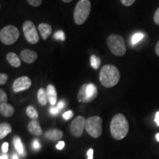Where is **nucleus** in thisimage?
Here are the masks:
<instances>
[{
  "mask_svg": "<svg viewBox=\"0 0 159 159\" xmlns=\"http://www.w3.org/2000/svg\"><path fill=\"white\" fill-rule=\"evenodd\" d=\"M7 94H6V93L2 90V89H1V90H0V102H1V104H2V103H7Z\"/></svg>",
  "mask_w": 159,
  "mask_h": 159,
  "instance_id": "obj_25",
  "label": "nucleus"
},
{
  "mask_svg": "<svg viewBox=\"0 0 159 159\" xmlns=\"http://www.w3.org/2000/svg\"><path fill=\"white\" fill-rule=\"evenodd\" d=\"M47 99H48V102L50 103L52 105H55L57 102V91L55 89V86L53 85L49 84L47 87Z\"/></svg>",
  "mask_w": 159,
  "mask_h": 159,
  "instance_id": "obj_13",
  "label": "nucleus"
},
{
  "mask_svg": "<svg viewBox=\"0 0 159 159\" xmlns=\"http://www.w3.org/2000/svg\"><path fill=\"white\" fill-rule=\"evenodd\" d=\"M155 51H156V55L159 57V41L157 43V44L156 45V47H155Z\"/></svg>",
  "mask_w": 159,
  "mask_h": 159,
  "instance_id": "obj_38",
  "label": "nucleus"
},
{
  "mask_svg": "<svg viewBox=\"0 0 159 159\" xmlns=\"http://www.w3.org/2000/svg\"><path fill=\"white\" fill-rule=\"evenodd\" d=\"M64 147H65V143H64V142H62V141L59 142L58 144L56 145V148L57 149V150H62Z\"/></svg>",
  "mask_w": 159,
  "mask_h": 159,
  "instance_id": "obj_34",
  "label": "nucleus"
},
{
  "mask_svg": "<svg viewBox=\"0 0 159 159\" xmlns=\"http://www.w3.org/2000/svg\"><path fill=\"white\" fill-rule=\"evenodd\" d=\"M26 113H27V116L33 119V120H37L38 118H39V114H38L37 111L32 105H29L27 107V109H26Z\"/></svg>",
  "mask_w": 159,
  "mask_h": 159,
  "instance_id": "obj_20",
  "label": "nucleus"
},
{
  "mask_svg": "<svg viewBox=\"0 0 159 159\" xmlns=\"http://www.w3.org/2000/svg\"><path fill=\"white\" fill-rule=\"evenodd\" d=\"M32 85L31 80L27 76L20 77L17 78L13 83V89L15 92L27 90L30 88Z\"/></svg>",
  "mask_w": 159,
  "mask_h": 159,
  "instance_id": "obj_10",
  "label": "nucleus"
},
{
  "mask_svg": "<svg viewBox=\"0 0 159 159\" xmlns=\"http://www.w3.org/2000/svg\"><path fill=\"white\" fill-rule=\"evenodd\" d=\"M107 45L112 54L118 57L123 56L126 52V46L122 35L111 34L107 38Z\"/></svg>",
  "mask_w": 159,
  "mask_h": 159,
  "instance_id": "obj_3",
  "label": "nucleus"
},
{
  "mask_svg": "<svg viewBox=\"0 0 159 159\" xmlns=\"http://www.w3.org/2000/svg\"><path fill=\"white\" fill-rule=\"evenodd\" d=\"M54 38L56 40H61V41H64L66 36H65V33H63L62 30H59L57 31L56 33L54 34Z\"/></svg>",
  "mask_w": 159,
  "mask_h": 159,
  "instance_id": "obj_24",
  "label": "nucleus"
},
{
  "mask_svg": "<svg viewBox=\"0 0 159 159\" xmlns=\"http://www.w3.org/2000/svg\"><path fill=\"white\" fill-rule=\"evenodd\" d=\"M13 159H19V157H18L17 155H13Z\"/></svg>",
  "mask_w": 159,
  "mask_h": 159,
  "instance_id": "obj_41",
  "label": "nucleus"
},
{
  "mask_svg": "<svg viewBox=\"0 0 159 159\" xmlns=\"http://www.w3.org/2000/svg\"><path fill=\"white\" fill-rule=\"evenodd\" d=\"M91 9V2L89 0H80L74 11V20L77 25L85 23L88 19Z\"/></svg>",
  "mask_w": 159,
  "mask_h": 159,
  "instance_id": "obj_4",
  "label": "nucleus"
},
{
  "mask_svg": "<svg viewBox=\"0 0 159 159\" xmlns=\"http://www.w3.org/2000/svg\"><path fill=\"white\" fill-rule=\"evenodd\" d=\"M155 122H156V124L158 126H159V111L156 113V118H155Z\"/></svg>",
  "mask_w": 159,
  "mask_h": 159,
  "instance_id": "obj_37",
  "label": "nucleus"
},
{
  "mask_svg": "<svg viewBox=\"0 0 159 159\" xmlns=\"http://www.w3.org/2000/svg\"><path fill=\"white\" fill-rule=\"evenodd\" d=\"M14 145L15 148L18 151V152L20 154H22L24 152V148L22 143L21 142V139H20L19 137H15L14 138Z\"/></svg>",
  "mask_w": 159,
  "mask_h": 159,
  "instance_id": "obj_22",
  "label": "nucleus"
},
{
  "mask_svg": "<svg viewBox=\"0 0 159 159\" xmlns=\"http://www.w3.org/2000/svg\"><path fill=\"white\" fill-rule=\"evenodd\" d=\"M72 116H73V112L71 111H66L64 114H63V119H66V120H68V119H71Z\"/></svg>",
  "mask_w": 159,
  "mask_h": 159,
  "instance_id": "obj_29",
  "label": "nucleus"
},
{
  "mask_svg": "<svg viewBox=\"0 0 159 159\" xmlns=\"http://www.w3.org/2000/svg\"><path fill=\"white\" fill-rule=\"evenodd\" d=\"M102 120L98 116L89 117L85 121V130L93 138H99L102 132Z\"/></svg>",
  "mask_w": 159,
  "mask_h": 159,
  "instance_id": "obj_6",
  "label": "nucleus"
},
{
  "mask_svg": "<svg viewBox=\"0 0 159 159\" xmlns=\"http://www.w3.org/2000/svg\"><path fill=\"white\" fill-rule=\"evenodd\" d=\"M64 105H65V102H63V101H60V102L57 103V108L59 111H61V109H63V108H64Z\"/></svg>",
  "mask_w": 159,
  "mask_h": 159,
  "instance_id": "obj_35",
  "label": "nucleus"
},
{
  "mask_svg": "<svg viewBox=\"0 0 159 159\" xmlns=\"http://www.w3.org/2000/svg\"><path fill=\"white\" fill-rule=\"evenodd\" d=\"M93 153H94V150H93V149H89L88 152H87L88 159H93Z\"/></svg>",
  "mask_w": 159,
  "mask_h": 159,
  "instance_id": "obj_36",
  "label": "nucleus"
},
{
  "mask_svg": "<svg viewBox=\"0 0 159 159\" xmlns=\"http://www.w3.org/2000/svg\"><path fill=\"white\" fill-rule=\"evenodd\" d=\"M120 80V72L117 67L112 64L103 66L99 72V81L105 88L116 85Z\"/></svg>",
  "mask_w": 159,
  "mask_h": 159,
  "instance_id": "obj_1",
  "label": "nucleus"
},
{
  "mask_svg": "<svg viewBox=\"0 0 159 159\" xmlns=\"http://www.w3.org/2000/svg\"><path fill=\"white\" fill-rule=\"evenodd\" d=\"M7 80H8V75L5 73H1L0 74V84L4 85L7 83Z\"/></svg>",
  "mask_w": 159,
  "mask_h": 159,
  "instance_id": "obj_27",
  "label": "nucleus"
},
{
  "mask_svg": "<svg viewBox=\"0 0 159 159\" xmlns=\"http://www.w3.org/2000/svg\"><path fill=\"white\" fill-rule=\"evenodd\" d=\"M154 22L157 25H159V7L156 10V13H155L154 16H153Z\"/></svg>",
  "mask_w": 159,
  "mask_h": 159,
  "instance_id": "obj_30",
  "label": "nucleus"
},
{
  "mask_svg": "<svg viewBox=\"0 0 159 159\" xmlns=\"http://www.w3.org/2000/svg\"><path fill=\"white\" fill-rule=\"evenodd\" d=\"M14 108L7 103L0 104V113L2 116L5 117H11L14 114Z\"/></svg>",
  "mask_w": 159,
  "mask_h": 159,
  "instance_id": "obj_16",
  "label": "nucleus"
},
{
  "mask_svg": "<svg viewBox=\"0 0 159 159\" xmlns=\"http://www.w3.org/2000/svg\"><path fill=\"white\" fill-rule=\"evenodd\" d=\"M44 136L51 141H58L61 140L63 137V132L58 129H50L46 131Z\"/></svg>",
  "mask_w": 159,
  "mask_h": 159,
  "instance_id": "obj_14",
  "label": "nucleus"
},
{
  "mask_svg": "<svg viewBox=\"0 0 159 159\" xmlns=\"http://www.w3.org/2000/svg\"><path fill=\"white\" fill-rule=\"evenodd\" d=\"M110 130L111 136L116 140L124 139L129 131V124L126 117L122 114L115 115L111 122Z\"/></svg>",
  "mask_w": 159,
  "mask_h": 159,
  "instance_id": "obj_2",
  "label": "nucleus"
},
{
  "mask_svg": "<svg viewBox=\"0 0 159 159\" xmlns=\"http://www.w3.org/2000/svg\"><path fill=\"white\" fill-rule=\"evenodd\" d=\"M19 38V31L15 26H6L0 31V40L5 45L13 44Z\"/></svg>",
  "mask_w": 159,
  "mask_h": 159,
  "instance_id": "obj_7",
  "label": "nucleus"
},
{
  "mask_svg": "<svg viewBox=\"0 0 159 159\" xmlns=\"http://www.w3.org/2000/svg\"><path fill=\"white\" fill-rule=\"evenodd\" d=\"M23 33L26 40L31 44H35L39 41V36L36 27L31 21H26L23 24Z\"/></svg>",
  "mask_w": 159,
  "mask_h": 159,
  "instance_id": "obj_8",
  "label": "nucleus"
},
{
  "mask_svg": "<svg viewBox=\"0 0 159 159\" xmlns=\"http://www.w3.org/2000/svg\"><path fill=\"white\" fill-rule=\"evenodd\" d=\"M98 95V91L96 85L93 83H85L81 86L77 98L79 102L83 103H89L94 101Z\"/></svg>",
  "mask_w": 159,
  "mask_h": 159,
  "instance_id": "obj_5",
  "label": "nucleus"
},
{
  "mask_svg": "<svg viewBox=\"0 0 159 159\" xmlns=\"http://www.w3.org/2000/svg\"><path fill=\"white\" fill-rule=\"evenodd\" d=\"M91 66L94 69H99L101 63V60L99 57L96 56L95 55H92L91 56Z\"/></svg>",
  "mask_w": 159,
  "mask_h": 159,
  "instance_id": "obj_21",
  "label": "nucleus"
},
{
  "mask_svg": "<svg viewBox=\"0 0 159 159\" xmlns=\"http://www.w3.org/2000/svg\"><path fill=\"white\" fill-rule=\"evenodd\" d=\"M59 110L57 109V107H52V108H49V113L53 116H55L59 113Z\"/></svg>",
  "mask_w": 159,
  "mask_h": 159,
  "instance_id": "obj_31",
  "label": "nucleus"
},
{
  "mask_svg": "<svg viewBox=\"0 0 159 159\" xmlns=\"http://www.w3.org/2000/svg\"><path fill=\"white\" fill-rule=\"evenodd\" d=\"M120 2L125 7H129L134 4L136 2V0H120Z\"/></svg>",
  "mask_w": 159,
  "mask_h": 159,
  "instance_id": "obj_28",
  "label": "nucleus"
},
{
  "mask_svg": "<svg viewBox=\"0 0 159 159\" xmlns=\"http://www.w3.org/2000/svg\"><path fill=\"white\" fill-rule=\"evenodd\" d=\"M30 134L34 136H41L43 134V130L40 126L39 122L37 120H32L27 126Z\"/></svg>",
  "mask_w": 159,
  "mask_h": 159,
  "instance_id": "obj_12",
  "label": "nucleus"
},
{
  "mask_svg": "<svg viewBox=\"0 0 159 159\" xmlns=\"http://www.w3.org/2000/svg\"><path fill=\"white\" fill-rule=\"evenodd\" d=\"M27 2L33 7H39L42 3V0H27Z\"/></svg>",
  "mask_w": 159,
  "mask_h": 159,
  "instance_id": "obj_26",
  "label": "nucleus"
},
{
  "mask_svg": "<svg viewBox=\"0 0 159 159\" xmlns=\"http://www.w3.org/2000/svg\"><path fill=\"white\" fill-rule=\"evenodd\" d=\"M144 35L142 33H137L136 34H134L132 36V39H131V43H132L133 45L136 44L137 43H139V41H142V40L144 39Z\"/></svg>",
  "mask_w": 159,
  "mask_h": 159,
  "instance_id": "obj_23",
  "label": "nucleus"
},
{
  "mask_svg": "<svg viewBox=\"0 0 159 159\" xmlns=\"http://www.w3.org/2000/svg\"><path fill=\"white\" fill-rule=\"evenodd\" d=\"M0 159H8V158H7V156H6V155H4V156H1Z\"/></svg>",
  "mask_w": 159,
  "mask_h": 159,
  "instance_id": "obj_39",
  "label": "nucleus"
},
{
  "mask_svg": "<svg viewBox=\"0 0 159 159\" xmlns=\"http://www.w3.org/2000/svg\"><path fill=\"white\" fill-rule=\"evenodd\" d=\"M7 61L12 66L15 67V68H18L21 66V59L20 57L14 52H9L7 55Z\"/></svg>",
  "mask_w": 159,
  "mask_h": 159,
  "instance_id": "obj_17",
  "label": "nucleus"
},
{
  "mask_svg": "<svg viewBox=\"0 0 159 159\" xmlns=\"http://www.w3.org/2000/svg\"><path fill=\"white\" fill-rule=\"evenodd\" d=\"M156 139H157V141H158V142H159V133L156 135Z\"/></svg>",
  "mask_w": 159,
  "mask_h": 159,
  "instance_id": "obj_42",
  "label": "nucleus"
},
{
  "mask_svg": "<svg viewBox=\"0 0 159 159\" xmlns=\"http://www.w3.org/2000/svg\"><path fill=\"white\" fill-rule=\"evenodd\" d=\"M41 148V145H40V143L37 139H35L34 142L33 143V148L34 150H39V149Z\"/></svg>",
  "mask_w": 159,
  "mask_h": 159,
  "instance_id": "obj_32",
  "label": "nucleus"
},
{
  "mask_svg": "<svg viewBox=\"0 0 159 159\" xmlns=\"http://www.w3.org/2000/svg\"><path fill=\"white\" fill-rule=\"evenodd\" d=\"M20 57L27 63H33L36 61L38 58V54L35 51L29 49H25L21 52Z\"/></svg>",
  "mask_w": 159,
  "mask_h": 159,
  "instance_id": "obj_11",
  "label": "nucleus"
},
{
  "mask_svg": "<svg viewBox=\"0 0 159 159\" xmlns=\"http://www.w3.org/2000/svg\"><path fill=\"white\" fill-rule=\"evenodd\" d=\"M63 2H66V3H69V2H71L72 0H62Z\"/></svg>",
  "mask_w": 159,
  "mask_h": 159,
  "instance_id": "obj_40",
  "label": "nucleus"
},
{
  "mask_svg": "<svg viewBox=\"0 0 159 159\" xmlns=\"http://www.w3.org/2000/svg\"><path fill=\"white\" fill-rule=\"evenodd\" d=\"M8 143L5 142L4 143V144L2 145V150L3 152H7V151H8Z\"/></svg>",
  "mask_w": 159,
  "mask_h": 159,
  "instance_id": "obj_33",
  "label": "nucleus"
},
{
  "mask_svg": "<svg viewBox=\"0 0 159 159\" xmlns=\"http://www.w3.org/2000/svg\"><path fill=\"white\" fill-rule=\"evenodd\" d=\"M12 132V128L8 123H1L0 125V139H2Z\"/></svg>",
  "mask_w": 159,
  "mask_h": 159,
  "instance_id": "obj_19",
  "label": "nucleus"
},
{
  "mask_svg": "<svg viewBox=\"0 0 159 159\" xmlns=\"http://www.w3.org/2000/svg\"><path fill=\"white\" fill-rule=\"evenodd\" d=\"M85 119L82 116H78L74 119L70 125L71 134L75 137H80L85 128Z\"/></svg>",
  "mask_w": 159,
  "mask_h": 159,
  "instance_id": "obj_9",
  "label": "nucleus"
},
{
  "mask_svg": "<svg viewBox=\"0 0 159 159\" xmlns=\"http://www.w3.org/2000/svg\"><path fill=\"white\" fill-rule=\"evenodd\" d=\"M39 30L41 33V37L43 40H47L48 37L51 35L52 29L50 25L47 23H41L39 26Z\"/></svg>",
  "mask_w": 159,
  "mask_h": 159,
  "instance_id": "obj_15",
  "label": "nucleus"
},
{
  "mask_svg": "<svg viewBox=\"0 0 159 159\" xmlns=\"http://www.w3.org/2000/svg\"><path fill=\"white\" fill-rule=\"evenodd\" d=\"M38 101H39V104L41 105H46L48 102V99H47V91L44 90V89L41 88L37 93Z\"/></svg>",
  "mask_w": 159,
  "mask_h": 159,
  "instance_id": "obj_18",
  "label": "nucleus"
}]
</instances>
